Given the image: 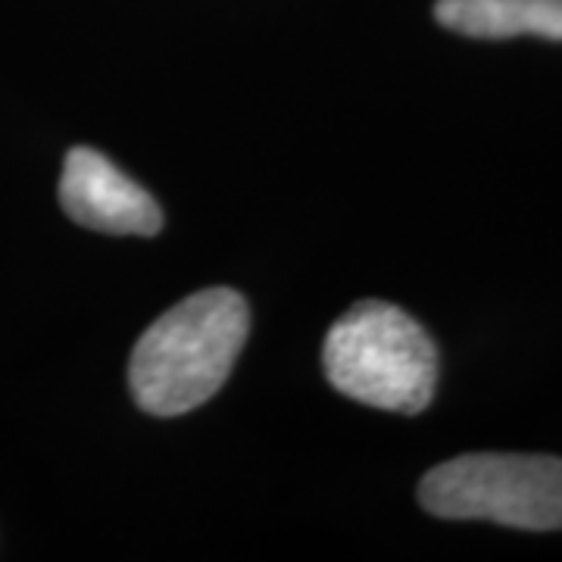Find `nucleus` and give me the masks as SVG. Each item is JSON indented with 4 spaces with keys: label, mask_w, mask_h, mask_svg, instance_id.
Segmentation results:
<instances>
[{
    "label": "nucleus",
    "mask_w": 562,
    "mask_h": 562,
    "mask_svg": "<svg viewBox=\"0 0 562 562\" xmlns=\"http://www.w3.org/2000/svg\"><path fill=\"white\" fill-rule=\"evenodd\" d=\"M325 375L350 401L416 416L438 387V347L401 306L360 301L325 335Z\"/></svg>",
    "instance_id": "obj_2"
},
{
    "label": "nucleus",
    "mask_w": 562,
    "mask_h": 562,
    "mask_svg": "<svg viewBox=\"0 0 562 562\" xmlns=\"http://www.w3.org/2000/svg\"><path fill=\"white\" fill-rule=\"evenodd\" d=\"M250 331V310L232 288H206L162 313L135 344L128 387L150 416L198 409L232 375Z\"/></svg>",
    "instance_id": "obj_1"
},
{
    "label": "nucleus",
    "mask_w": 562,
    "mask_h": 562,
    "mask_svg": "<svg viewBox=\"0 0 562 562\" xmlns=\"http://www.w3.org/2000/svg\"><path fill=\"white\" fill-rule=\"evenodd\" d=\"M435 20L465 38L562 41V0H438Z\"/></svg>",
    "instance_id": "obj_5"
},
{
    "label": "nucleus",
    "mask_w": 562,
    "mask_h": 562,
    "mask_svg": "<svg viewBox=\"0 0 562 562\" xmlns=\"http://www.w3.org/2000/svg\"><path fill=\"white\" fill-rule=\"evenodd\" d=\"M60 203L66 216L106 235H157L160 203L91 147H72L63 162Z\"/></svg>",
    "instance_id": "obj_4"
},
{
    "label": "nucleus",
    "mask_w": 562,
    "mask_h": 562,
    "mask_svg": "<svg viewBox=\"0 0 562 562\" xmlns=\"http://www.w3.org/2000/svg\"><path fill=\"white\" fill-rule=\"evenodd\" d=\"M419 503L438 519L562 531V460L538 453H465L435 465L422 479Z\"/></svg>",
    "instance_id": "obj_3"
}]
</instances>
